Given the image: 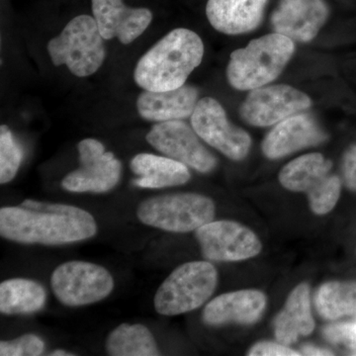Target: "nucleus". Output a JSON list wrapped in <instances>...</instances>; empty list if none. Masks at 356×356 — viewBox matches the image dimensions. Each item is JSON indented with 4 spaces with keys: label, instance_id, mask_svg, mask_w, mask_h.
I'll list each match as a JSON object with an SVG mask.
<instances>
[{
    "label": "nucleus",
    "instance_id": "7",
    "mask_svg": "<svg viewBox=\"0 0 356 356\" xmlns=\"http://www.w3.org/2000/svg\"><path fill=\"white\" fill-rule=\"evenodd\" d=\"M332 163L321 154H308L295 159L281 170L280 181L288 191L305 192L315 214L334 209L341 195V179L332 175Z\"/></svg>",
    "mask_w": 356,
    "mask_h": 356
},
{
    "label": "nucleus",
    "instance_id": "20",
    "mask_svg": "<svg viewBox=\"0 0 356 356\" xmlns=\"http://www.w3.org/2000/svg\"><path fill=\"white\" fill-rule=\"evenodd\" d=\"M132 172L137 175L133 184L140 188L159 189L186 184L191 175L184 163L168 156L139 154L130 163Z\"/></svg>",
    "mask_w": 356,
    "mask_h": 356
},
{
    "label": "nucleus",
    "instance_id": "1",
    "mask_svg": "<svg viewBox=\"0 0 356 356\" xmlns=\"http://www.w3.org/2000/svg\"><path fill=\"white\" fill-rule=\"evenodd\" d=\"M97 225L88 211L65 204L23 201L0 210V235L13 242L67 245L92 238Z\"/></svg>",
    "mask_w": 356,
    "mask_h": 356
},
{
    "label": "nucleus",
    "instance_id": "14",
    "mask_svg": "<svg viewBox=\"0 0 356 356\" xmlns=\"http://www.w3.org/2000/svg\"><path fill=\"white\" fill-rule=\"evenodd\" d=\"M324 0H280L271 14L274 32L293 41L308 43L317 36L329 17Z\"/></svg>",
    "mask_w": 356,
    "mask_h": 356
},
{
    "label": "nucleus",
    "instance_id": "29",
    "mask_svg": "<svg viewBox=\"0 0 356 356\" xmlns=\"http://www.w3.org/2000/svg\"><path fill=\"white\" fill-rule=\"evenodd\" d=\"M343 175L346 186L356 191V145L351 146L344 154Z\"/></svg>",
    "mask_w": 356,
    "mask_h": 356
},
{
    "label": "nucleus",
    "instance_id": "25",
    "mask_svg": "<svg viewBox=\"0 0 356 356\" xmlns=\"http://www.w3.org/2000/svg\"><path fill=\"white\" fill-rule=\"evenodd\" d=\"M22 147L8 126L0 127V184H6L15 177L22 163Z\"/></svg>",
    "mask_w": 356,
    "mask_h": 356
},
{
    "label": "nucleus",
    "instance_id": "26",
    "mask_svg": "<svg viewBox=\"0 0 356 356\" xmlns=\"http://www.w3.org/2000/svg\"><path fill=\"white\" fill-rule=\"evenodd\" d=\"M44 343L36 334L24 336L0 343L1 356H39L43 355Z\"/></svg>",
    "mask_w": 356,
    "mask_h": 356
},
{
    "label": "nucleus",
    "instance_id": "28",
    "mask_svg": "<svg viewBox=\"0 0 356 356\" xmlns=\"http://www.w3.org/2000/svg\"><path fill=\"white\" fill-rule=\"evenodd\" d=\"M248 355L250 356H300L302 355L299 351L293 350L287 346L282 343H269L264 341L254 344Z\"/></svg>",
    "mask_w": 356,
    "mask_h": 356
},
{
    "label": "nucleus",
    "instance_id": "23",
    "mask_svg": "<svg viewBox=\"0 0 356 356\" xmlns=\"http://www.w3.org/2000/svg\"><path fill=\"white\" fill-rule=\"evenodd\" d=\"M112 356L159 355L153 334L145 325L122 324L110 332L105 344Z\"/></svg>",
    "mask_w": 356,
    "mask_h": 356
},
{
    "label": "nucleus",
    "instance_id": "4",
    "mask_svg": "<svg viewBox=\"0 0 356 356\" xmlns=\"http://www.w3.org/2000/svg\"><path fill=\"white\" fill-rule=\"evenodd\" d=\"M47 49L54 65H65L79 77L95 74L106 56L104 39L95 17L89 15L70 20L60 35L49 42Z\"/></svg>",
    "mask_w": 356,
    "mask_h": 356
},
{
    "label": "nucleus",
    "instance_id": "22",
    "mask_svg": "<svg viewBox=\"0 0 356 356\" xmlns=\"http://www.w3.org/2000/svg\"><path fill=\"white\" fill-rule=\"evenodd\" d=\"M47 293L39 282L14 278L0 284V312L4 315H27L41 311Z\"/></svg>",
    "mask_w": 356,
    "mask_h": 356
},
{
    "label": "nucleus",
    "instance_id": "5",
    "mask_svg": "<svg viewBox=\"0 0 356 356\" xmlns=\"http://www.w3.org/2000/svg\"><path fill=\"white\" fill-rule=\"evenodd\" d=\"M217 283V270L210 262H187L161 283L154 296V308L163 316L188 313L212 296Z\"/></svg>",
    "mask_w": 356,
    "mask_h": 356
},
{
    "label": "nucleus",
    "instance_id": "27",
    "mask_svg": "<svg viewBox=\"0 0 356 356\" xmlns=\"http://www.w3.org/2000/svg\"><path fill=\"white\" fill-rule=\"evenodd\" d=\"M324 337L329 343L346 351V355L356 356V324L341 323L327 325Z\"/></svg>",
    "mask_w": 356,
    "mask_h": 356
},
{
    "label": "nucleus",
    "instance_id": "9",
    "mask_svg": "<svg viewBox=\"0 0 356 356\" xmlns=\"http://www.w3.org/2000/svg\"><path fill=\"white\" fill-rule=\"evenodd\" d=\"M81 165L65 175L63 188L74 193H105L120 181L122 163L111 152L105 151L102 142L84 139L77 145Z\"/></svg>",
    "mask_w": 356,
    "mask_h": 356
},
{
    "label": "nucleus",
    "instance_id": "2",
    "mask_svg": "<svg viewBox=\"0 0 356 356\" xmlns=\"http://www.w3.org/2000/svg\"><path fill=\"white\" fill-rule=\"evenodd\" d=\"M204 56L202 40L185 28L166 34L140 58L134 70L135 83L149 91L181 88Z\"/></svg>",
    "mask_w": 356,
    "mask_h": 356
},
{
    "label": "nucleus",
    "instance_id": "15",
    "mask_svg": "<svg viewBox=\"0 0 356 356\" xmlns=\"http://www.w3.org/2000/svg\"><path fill=\"white\" fill-rule=\"evenodd\" d=\"M93 17L104 40L118 38L122 44L139 38L153 20L147 8H134L123 0H91Z\"/></svg>",
    "mask_w": 356,
    "mask_h": 356
},
{
    "label": "nucleus",
    "instance_id": "13",
    "mask_svg": "<svg viewBox=\"0 0 356 356\" xmlns=\"http://www.w3.org/2000/svg\"><path fill=\"white\" fill-rule=\"evenodd\" d=\"M206 259L215 261H238L252 259L261 252V243L254 232L238 222L211 221L195 231Z\"/></svg>",
    "mask_w": 356,
    "mask_h": 356
},
{
    "label": "nucleus",
    "instance_id": "3",
    "mask_svg": "<svg viewBox=\"0 0 356 356\" xmlns=\"http://www.w3.org/2000/svg\"><path fill=\"white\" fill-rule=\"evenodd\" d=\"M294 51L293 40L280 33L252 40L231 54L227 67L229 83L238 90L266 86L280 76Z\"/></svg>",
    "mask_w": 356,
    "mask_h": 356
},
{
    "label": "nucleus",
    "instance_id": "10",
    "mask_svg": "<svg viewBox=\"0 0 356 356\" xmlns=\"http://www.w3.org/2000/svg\"><path fill=\"white\" fill-rule=\"evenodd\" d=\"M191 125L204 142L233 161H242L252 147L250 135L229 121L226 111L214 98L199 100L191 115Z\"/></svg>",
    "mask_w": 356,
    "mask_h": 356
},
{
    "label": "nucleus",
    "instance_id": "24",
    "mask_svg": "<svg viewBox=\"0 0 356 356\" xmlns=\"http://www.w3.org/2000/svg\"><path fill=\"white\" fill-rule=\"evenodd\" d=\"M316 307L325 320L356 313V282H327L316 295Z\"/></svg>",
    "mask_w": 356,
    "mask_h": 356
},
{
    "label": "nucleus",
    "instance_id": "18",
    "mask_svg": "<svg viewBox=\"0 0 356 356\" xmlns=\"http://www.w3.org/2000/svg\"><path fill=\"white\" fill-rule=\"evenodd\" d=\"M268 0H208L206 15L217 31L227 35L254 31L264 19Z\"/></svg>",
    "mask_w": 356,
    "mask_h": 356
},
{
    "label": "nucleus",
    "instance_id": "6",
    "mask_svg": "<svg viewBox=\"0 0 356 356\" xmlns=\"http://www.w3.org/2000/svg\"><path fill=\"white\" fill-rule=\"evenodd\" d=\"M137 215L147 226L172 233H188L213 221L215 204L197 193L165 194L143 201Z\"/></svg>",
    "mask_w": 356,
    "mask_h": 356
},
{
    "label": "nucleus",
    "instance_id": "17",
    "mask_svg": "<svg viewBox=\"0 0 356 356\" xmlns=\"http://www.w3.org/2000/svg\"><path fill=\"white\" fill-rule=\"evenodd\" d=\"M266 307V295L257 290L226 293L205 307L203 321L209 325L254 324L261 317Z\"/></svg>",
    "mask_w": 356,
    "mask_h": 356
},
{
    "label": "nucleus",
    "instance_id": "16",
    "mask_svg": "<svg viewBox=\"0 0 356 356\" xmlns=\"http://www.w3.org/2000/svg\"><path fill=\"white\" fill-rule=\"evenodd\" d=\"M327 136L313 117L298 113L276 124L262 142L261 149L266 158L276 159L316 146L327 140Z\"/></svg>",
    "mask_w": 356,
    "mask_h": 356
},
{
    "label": "nucleus",
    "instance_id": "19",
    "mask_svg": "<svg viewBox=\"0 0 356 356\" xmlns=\"http://www.w3.org/2000/svg\"><path fill=\"white\" fill-rule=\"evenodd\" d=\"M198 90L184 86L165 91L145 90L137 99L138 113L147 121L182 120L193 114L199 102Z\"/></svg>",
    "mask_w": 356,
    "mask_h": 356
},
{
    "label": "nucleus",
    "instance_id": "31",
    "mask_svg": "<svg viewBox=\"0 0 356 356\" xmlns=\"http://www.w3.org/2000/svg\"><path fill=\"white\" fill-rule=\"evenodd\" d=\"M51 356H74V355H72V353H69L67 351L65 350H55L53 351V353H50Z\"/></svg>",
    "mask_w": 356,
    "mask_h": 356
},
{
    "label": "nucleus",
    "instance_id": "8",
    "mask_svg": "<svg viewBox=\"0 0 356 356\" xmlns=\"http://www.w3.org/2000/svg\"><path fill=\"white\" fill-rule=\"evenodd\" d=\"M51 286L60 303L79 307L106 298L113 290L114 280L102 266L86 261H67L54 270Z\"/></svg>",
    "mask_w": 356,
    "mask_h": 356
},
{
    "label": "nucleus",
    "instance_id": "12",
    "mask_svg": "<svg viewBox=\"0 0 356 356\" xmlns=\"http://www.w3.org/2000/svg\"><path fill=\"white\" fill-rule=\"evenodd\" d=\"M193 128L180 120L159 122L147 135V140L159 153L199 172H212L217 159L203 146Z\"/></svg>",
    "mask_w": 356,
    "mask_h": 356
},
{
    "label": "nucleus",
    "instance_id": "30",
    "mask_svg": "<svg viewBox=\"0 0 356 356\" xmlns=\"http://www.w3.org/2000/svg\"><path fill=\"white\" fill-rule=\"evenodd\" d=\"M302 355H312V356H324V355H334L332 351L323 350V348H318L313 346H303L302 348Z\"/></svg>",
    "mask_w": 356,
    "mask_h": 356
},
{
    "label": "nucleus",
    "instance_id": "11",
    "mask_svg": "<svg viewBox=\"0 0 356 356\" xmlns=\"http://www.w3.org/2000/svg\"><path fill=\"white\" fill-rule=\"evenodd\" d=\"M310 97L285 84L250 90L240 108L241 117L255 127H268L310 108Z\"/></svg>",
    "mask_w": 356,
    "mask_h": 356
},
{
    "label": "nucleus",
    "instance_id": "21",
    "mask_svg": "<svg viewBox=\"0 0 356 356\" xmlns=\"http://www.w3.org/2000/svg\"><path fill=\"white\" fill-rule=\"evenodd\" d=\"M315 322L312 317L310 287L301 283L288 297L284 308L275 320V336L280 343L292 344L300 337L312 334Z\"/></svg>",
    "mask_w": 356,
    "mask_h": 356
}]
</instances>
